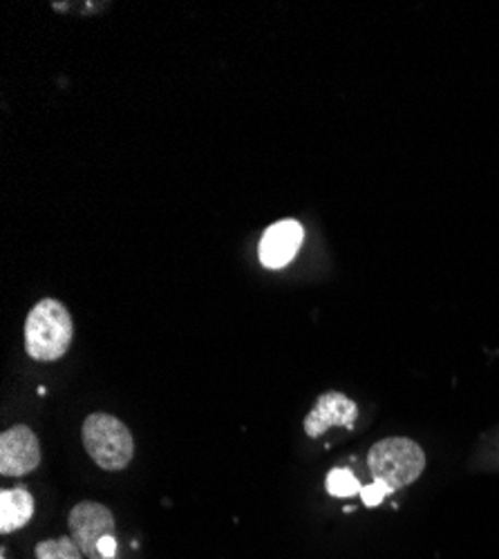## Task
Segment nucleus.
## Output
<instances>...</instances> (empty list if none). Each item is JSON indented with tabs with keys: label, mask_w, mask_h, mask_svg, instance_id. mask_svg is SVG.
I'll list each match as a JSON object with an SVG mask.
<instances>
[{
	"label": "nucleus",
	"mask_w": 499,
	"mask_h": 559,
	"mask_svg": "<svg viewBox=\"0 0 499 559\" xmlns=\"http://www.w3.org/2000/svg\"><path fill=\"white\" fill-rule=\"evenodd\" d=\"M74 324L68 307L55 298L40 300L25 320V349L34 360L52 362L68 354Z\"/></svg>",
	"instance_id": "nucleus-1"
},
{
	"label": "nucleus",
	"mask_w": 499,
	"mask_h": 559,
	"mask_svg": "<svg viewBox=\"0 0 499 559\" xmlns=\"http://www.w3.org/2000/svg\"><path fill=\"white\" fill-rule=\"evenodd\" d=\"M83 445L102 471L119 473L132 461L134 441L119 418L97 412L83 424Z\"/></svg>",
	"instance_id": "nucleus-2"
},
{
	"label": "nucleus",
	"mask_w": 499,
	"mask_h": 559,
	"mask_svg": "<svg viewBox=\"0 0 499 559\" xmlns=\"http://www.w3.org/2000/svg\"><path fill=\"white\" fill-rule=\"evenodd\" d=\"M368 463L375 479L385 481L390 490H399L421 477L426 471V454L413 439L394 437L372 445Z\"/></svg>",
	"instance_id": "nucleus-3"
},
{
	"label": "nucleus",
	"mask_w": 499,
	"mask_h": 559,
	"mask_svg": "<svg viewBox=\"0 0 499 559\" xmlns=\"http://www.w3.org/2000/svg\"><path fill=\"white\" fill-rule=\"evenodd\" d=\"M70 533L87 559H115L117 537L112 512L97 501H81L70 512Z\"/></svg>",
	"instance_id": "nucleus-4"
},
{
	"label": "nucleus",
	"mask_w": 499,
	"mask_h": 559,
	"mask_svg": "<svg viewBox=\"0 0 499 559\" xmlns=\"http://www.w3.org/2000/svg\"><path fill=\"white\" fill-rule=\"evenodd\" d=\"M38 437L27 426H14L0 437V473L5 477H23L38 468Z\"/></svg>",
	"instance_id": "nucleus-5"
},
{
	"label": "nucleus",
	"mask_w": 499,
	"mask_h": 559,
	"mask_svg": "<svg viewBox=\"0 0 499 559\" xmlns=\"http://www.w3.org/2000/svg\"><path fill=\"white\" fill-rule=\"evenodd\" d=\"M358 416V407L352 399H347L341 392H328L319 396L313 409L305 418V432L311 439L323 437L330 428L341 426V428H354Z\"/></svg>",
	"instance_id": "nucleus-6"
},
{
	"label": "nucleus",
	"mask_w": 499,
	"mask_h": 559,
	"mask_svg": "<svg viewBox=\"0 0 499 559\" xmlns=\"http://www.w3.org/2000/svg\"><path fill=\"white\" fill-rule=\"evenodd\" d=\"M305 238V230L296 219H281L264 230L260 240V260L269 269H283L294 260Z\"/></svg>",
	"instance_id": "nucleus-7"
},
{
	"label": "nucleus",
	"mask_w": 499,
	"mask_h": 559,
	"mask_svg": "<svg viewBox=\"0 0 499 559\" xmlns=\"http://www.w3.org/2000/svg\"><path fill=\"white\" fill-rule=\"evenodd\" d=\"M34 515V497L25 488L0 492V533L10 535L23 528Z\"/></svg>",
	"instance_id": "nucleus-8"
},
{
	"label": "nucleus",
	"mask_w": 499,
	"mask_h": 559,
	"mask_svg": "<svg viewBox=\"0 0 499 559\" xmlns=\"http://www.w3.org/2000/svg\"><path fill=\"white\" fill-rule=\"evenodd\" d=\"M34 555H36V559H83V552L74 544L72 537L40 542V544H36Z\"/></svg>",
	"instance_id": "nucleus-9"
},
{
	"label": "nucleus",
	"mask_w": 499,
	"mask_h": 559,
	"mask_svg": "<svg viewBox=\"0 0 499 559\" xmlns=\"http://www.w3.org/2000/svg\"><path fill=\"white\" fill-rule=\"evenodd\" d=\"M328 490L334 497H352L356 492L360 495L363 486L349 471H332L328 475Z\"/></svg>",
	"instance_id": "nucleus-10"
},
{
	"label": "nucleus",
	"mask_w": 499,
	"mask_h": 559,
	"mask_svg": "<svg viewBox=\"0 0 499 559\" xmlns=\"http://www.w3.org/2000/svg\"><path fill=\"white\" fill-rule=\"evenodd\" d=\"M390 492H392V490H390V486H388L385 481L375 479L370 486H363L360 499H363V503H366V506L375 508V506H379V503L385 499V495H390Z\"/></svg>",
	"instance_id": "nucleus-11"
},
{
	"label": "nucleus",
	"mask_w": 499,
	"mask_h": 559,
	"mask_svg": "<svg viewBox=\"0 0 499 559\" xmlns=\"http://www.w3.org/2000/svg\"><path fill=\"white\" fill-rule=\"evenodd\" d=\"M3 559H5V557H3Z\"/></svg>",
	"instance_id": "nucleus-12"
}]
</instances>
